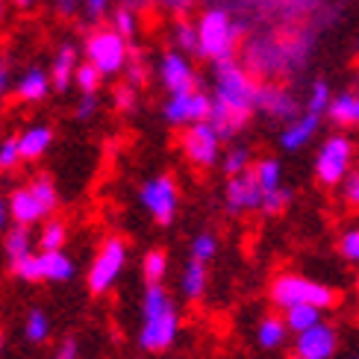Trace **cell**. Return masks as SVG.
Here are the masks:
<instances>
[{
  "label": "cell",
  "instance_id": "1",
  "mask_svg": "<svg viewBox=\"0 0 359 359\" xmlns=\"http://www.w3.org/2000/svg\"><path fill=\"white\" fill-rule=\"evenodd\" d=\"M257 88L259 83L253 80V74L236 56L215 62L212 95H209L212 109H209L206 121L215 127L221 142L236 139L250 121V115L257 112Z\"/></svg>",
  "mask_w": 359,
  "mask_h": 359
},
{
  "label": "cell",
  "instance_id": "2",
  "mask_svg": "<svg viewBox=\"0 0 359 359\" xmlns=\"http://www.w3.org/2000/svg\"><path fill=\"white\" fill-rule=\"evenodd\" d=\"M180 336V312L162 283H151L142 301L139 345L151 353H165Z\"/></svg>",
  "mask_w": 359,
  "mask_h": 359
},
{
  "label": "cell",
  "instance_id": "3",
  "mask_svg": "<svg viewBox=\"0 0 359 359\" xmlns=\"http://www.w3.org/2000/svg\"><path fill=\"white\" fill-rule=\"evenodd\" d=\"M194 27H198V56L209 59V62L236 56L238 39H242V24L233 18L230 9L209 6L198 15Z\"/></svg>",
  "mask_w": 359,
  "mask_h": 359
},
{
  "label": "cell",
  "instance_id": "4",
  "mask_svg": "<svg viewBox=\"0 0 359 359\" xmlns=\"http://www.w3.org/2000/svg\"><path fill=\"white\" fill-rule=\"evenodd\" d=\"M268 294H271V304L280 309L309 304V306H318L327 312L341 301V294L333 286H324V283L301 277V274H277L271 280V286H268Z\"/></svg>",
  "mask_w": 359,
  "mask_h": 359
},
{
  "label": "cell",
  "instance_id": "5",
  "mask_svg": "<svg viewBox=\"0 0 359 359\" xmlns=\"http://www.w3.org/2000/svg\"><path fill=\"white\" fill-rule=\"evenodd\" d=\"M130 41L121 36V33H115V29L107 24V27H95L92 33L86 36L83 41V56H86V62H92L100 74H103V80L107 77H118V74H124V65H127V59H130Z\"/></svg>",
  "mask_w": 359,
  "mask_h": 359
},
{
  "label": "cell",
  "instance_id": "6",
  "mask_svg": "<svg viewBox=\"0 0 359 359\" xmlns=\"http://www.w3.org/2000/svg\"><path fill=\"white\" fill-rule=\"evenodd\" d=\"M124 268H127V242L124 238H118V236H109L107 242L100 245L92 268H88V277H86L88 292L92 294H107L118 283V277H121Z\"/></svg>",
  "mask_w": 359,
  "mask_h": 359
},
{
  "label": "cell",
  "instance_id": "7",
  "mask_svg": "<svg viewBox=\"0 0 359 359\" xmlns=\"http://www.w3.org/2000/svg\"><path fill=\"white\" fill-rule=\"evenodd\" d=\"M351 162H353V142L336 133V136L321 142L316 154V180L324 189H336L351 171Z\"/></svg>",
  "mask_w": 359,
  "mask_h": 359
},
{
  "label": "cell",
  "instance_id": "8",
  "mask_svg": "<svg viewBox=\"0 0 359 359\" xmlns=\"http://www.w3.org/2000/svg\"><path fill=\"white\" fill-rule=\"evenodd\" d=\"M139 201L142 206L151 212V218L159 224V227H168V224L177 218V209H180V189H177V180L171 174H159L151 177L139 191Z\"/></svg>",
  "mask_w": 359,
  "mask_h": 359
},
{
  "label": "cell",
  "instance_id": "9",
  "mask_svg": "<svg viewBox=\"0 0 359 359\" xmlns=\"http://www.w3.org/2000/svg\"><path fill=\"white\" fill-rule=\"evenodd\" d=\"M180 147H183L186 159L194 168H212L221 159V136L209 121H194V124L183 127Z\"/></svg>",
  "mask_w": 359,
  "mask_h": 359
},
{
  "label": "cell",
  "instance_id": "10",
  "mask_svg": "<svg viewBox=\"0 0 359 359\" xmlns=\"http://www.w3.org/2000/svg\"><path fill=\"white\" fill-rule=\"evenodd\" d=\"M209 109H212V97L198 88H189V92H174L168 95L165 107H162V118L171 127H189L194 121H206Z\"/></svg>",
  "mask_w": 359,
  "mask_h": 359
},
{
  "label": "cell",
  "instance_id": "11",
  "mask_svg": "<svg viewBox=\"0 0 359 359\" xmlns=\"http://www.w3.org/2000/svg\"><path fill=\"white\" fill-rule=\"evenodd\" d=\"M156 74H159V83L162 88H165L168 95L174 92H189V88H198V71H194L191 65V59L186 53H180V50H165L159 59V65H156Z\"/></svg>",
  "mask_w": 359,
  "mask_h": 359
},
{
  "label": "cell",
  "instance_id": "12",
  "mask_svg": "<svg viewBox=\"0 0 359 359\" xmlns=\"http://www.w3.org/2000/svg\"><path fill=\"white\" fill-rule=\"evenodd\" d=\"M336 351H339V333L324 318L318 324H312L309 330L297 333L294 339V353L301 359H333Z\"/></svg>",
  "mask_w": 359,
  "mask_h": 359
},
{
  "label": "cell",
  "instance_id": "13",
  "mask_svg": "<svg viewBox=\"0 0 359 359\" xmlns=\"http://www.w3.org/2000/svg\"><path fill=\"white\" fill-rule=\"evenodd\" d=\"M257 112L274 118V121H292V118L301 112V103H297L294 92H289L286 86L280 83H259L257 88Z\"/></svg>",
  "mask_w": 359,
  "mask_h": 359
},
{
  "label": "cell",
  "instance_id": "14",
  "mask_svg": "<svg viewBox=\"0 0 359 359\" xmlns=\"http://www.w3.org/2000/svg\"><path fill=\"white\" fill-rule=\"evenodd\" d=\"M262 203V189L257 186L250 168L245 174L227 177V186H224V206H227L230 215H242V212H257Z\"/></svg>",
  "mask_w": 359,
  "mask_h": 359
},
{
  "label": "cell",
  "instance_id": "15",
  "mask_svg": "<svg viewBox=\"0 0 359 359\" xmlns=\"http://www.w3.org/2000/svg\"><path fill=\"white\" fill-rule=\"evenodd\" d=\"M6 209H9V218L15 224H24V227H33V224L50 218V209L39 201V194L33 191V186H29V183L27 186H18V189L9 194Z\"/></svg>",
  "mask_w": 359,
  "mask_h": 359
},
{
  "label": "cell",
  "instance_id": "16",
  "mask_svg": "<svg viewBox=\"0 0 359 359\" xmlns=\"http://www.w3.org/2000/svg\"><path fill=\"white\" fill-rule=\"evenodd\" d=\"M318 127H321V115H316V112H297L292 121H286V127H283V133H280V147L283 151H304V147L316 139V133H318Z\"/></svg>",
  "mask_w": 359,
  "mask_h": 359
},
{
  "label": "cell",
  "instance_id": "17",
  "mask_svg": "<svg viewBox=\"0 0 359 359\" xmlns=\"http://www.w3.org/2000/svg\"><path fill=\"white\" fill-rule=\"evenodd\" d=\"M80 62V50L74 41H65L59 44V50L53 53V62L48 68V77H50V86L53 92H68L71 83H74V68Z\"/></svg>",
  "mask_w": 359,
  "mask_h": 359
},
{
  "label": "cell",
  "instance_id": "18",
  "mask_svg": "<svg viewBox=\"0 0 359 359\" xmlns=\"http://www.w3.org/2000/svg\"><path fill=\"white\" fill-rule=\"evenodd\" d=\"M15 142H18L21 162H36V159H41L44 154L50 151V144H53V127L33 124V127H27L21 136H15Z\"/></svg>",
  "mask_w": 359,
  "mask_h": 359
},
{
  "label": "cell",
  "instance_id": "19",
  "mask_svg": "<svg viewBox=\"0 0 359 359\" xmlns=\"http://www.w3.org/2000/svg\"><path fill=\"white\" fill-rule=\"evenodd\" d=\"M15 97H18L21 103H41L44 97H48L53 92L50 86V77L44 68H27L18 80H15Z\"/></svg>",
  "mask_w": 359,
  "mask_h": 359
},
{
  "label": "cell",
  "instance_id": "20",
  "mask_svg": "<svg viewBox=\"0 0 359 359\" xmlns=\"http://www.w3.org/2000/svg\"><path fill=\"white\" fill-rule=\"evenodd\" d=\"M324 115L339 127H359V86L333 95L330 107H327Z\"/></svg>",
  "mask_w": 359,
  "mask_h": 359
},
{
  "label": "cell",
  "instance_id": "21",
  "mask_svg": "<svg viewBox=\"0 0 359 359\" xmlns=\"http://www.w3.org/2000/svg\"><path fill=\"white\" fill-rule=\"evenodd\" d=\"M39 265H41V280H50V283H68L77 274V265L62 250H41Z\"/></svg>",
  "mask_w": 359,
  "mask_h": 359
},
{
  "label": "cell",
  "instance_id": "22",
  "mask_svg": "<svg viewBox=\"0 0 359 359\" xmlns=\"http://www.w3.org/2000/svg\"><path fill=\"white\" fill-rule=\"evenodd\" d=\"M257 341H259V348H265V351L283 348V345L289 341V327H286V321L277 318V316L262 318L259 327H257Z\"/></svg>",
  "mask_w": 359,
  "mask_h": 359
},
{
  "label": "cell",
  "instance_id": "23",
  "mask_svg": "<svg viewBox=\"0 0 359 359\" xmlns=\"http://www.w3.org/2000/svg\"><path fill=\"white\" fill-rule=\"evenodd\" d=\"M180 289L189 301H201L206 292V265L198 259H189V265L183 268V277H180Z\"/></svg>",
  "mask_w": 359,
  "mask_h": 359
},
{
  "label": "cell",
  "instance_id": "24",
  "mask_svg": "<svg viewBox=\"0 0 359 359\" xmlns=\"http://www.w3.org/2000/svg\"><path fill=\"white\" fill-rule=\"evenodd\" d=\"M171 44H174V50L180 53H198V27H194L191 18H186V15H177V21H174V29H171Z\"/></svg>",
  "mask_w": 359,
  "mask_h": 359
},
{
  "label": "cell",
  "instance_id": "25",
  "mask_svg": "<svg viewBox=\"0 0 359 359\" xmlns=\"http://www.w3.org/2000/svg\"><path fill=\"white\" fill-rule=\"evenodd\" d=\"M286 312V327H289V333H304V330H309L312 324H318L321 318H324V309H318V306H309V304H297V306H289V309H283Z\"/></svg>",
  "mask_w": 359,
  "mask_h": 359
},
{
  "label": "cell",
  "instance_id": "26",
  "mask_svg": "<svg viewBox=\"0 0 359 359\" xmlns=\"http://www.w3.org/2000/svg\"><path fill=\"white\" fill-rule=\"evenodd\" d=\"M107 18H109V27L115 29V33H121L130 44H133V39L139 36V12L133 6H127V4L115 6V9H109Z\"/></svg>",
  "mask_w": 359,
  "mask_h": 359
},
{
  "label": "cell",
  "instance_id": "27",
  "mask_svg": "<svg viewBox=\"0 0 359 359\" xmlns=\"http://www.w3.org/2000/svg\"><path fill=\"white\" fill-rule=\"evenodd\" d=\"M250 174H253V180H257V186L262 189V194L283 186V165L274 156H265V159L257 162V165H250Z\"/></svg>",
  "mask_w": 359,
  "mask_h": 359
},
{
  "label": "cell",
  "instance_id": "28",
  "mask_svg": "<svg viewBox=\"0 0 359 359\" xmlns=\"http://www.w3.org/2000/svg\"><path fill=\"white\" fill-rule=\"evenodd\" d=\"M4 250H6L9 262H18L21 257H27V253H33V236H29V227H24V224H15L12 230H6Z\"/></svg>",
  "mask_w": 359,
  "mask_h": 359
},
{
  "label": "cell",
  "instance_id": "29",
  "mask_svg": "<svg viewBox=\"0 0 359 359\" xmlns=\"http://www.w3.org/2000/svg\"><path fill=\"white\" fill-rule=\"evenodd\" d=\"M71 86H77L80 88V95H95L100 92V86H103V74L92 65V62H77V68H74V83Z\"/></svg>",
  "mask_w": 359,
  "mask_h": 359
},
{
  "label": "cell",
  "instance_id": "30",
  "mask_svg": "<svg viewBox=\"0 0 359 359\" xmlns=\"http://www.w3.org/2000/svg\"><path fill=\"white\" fill-rule=\"evenodd\" d=\"M142 274H144V283H162L168 274V253L165 250H147L144 259H142Z\"/></svg>",
  "mask_w": 359,
  "mask_h": 359
},
{
  "label": "cell",
  "instance_id": "31",
  "mask_svg": "<svg viewBox=\"0 0 359 359\" xmlns=\"http://www.w3.org/2000/svg\"><path fill=\"white\" fill-rule=\"evenodd\" d=\"M65 242H68V227H65V224L56 221V218L44 221V227L39 233V248L41 250H62Z\"/></svg>",
  "mask_w": 359,
  "mask_h": 359
},
{
  "label": "cell",
  "instance_id": "32",
  "mask_svg": "<svg viewBox=\"0 0 359 359\" xmlns=\"http://www.w3.org/2000/svg\"><path fill=\"white\" fill-rule=\"evenodd\" d=\"M24 336L33 341V345H41V341L50 336V318L44 316L41 309H29V316L24 321Z\"/></svg>",
  "mask_w": 359,
  "mask_h": 359
},
{
  "label": "cell",
  "instance_id": "33",
  "mask_svg": "<svg viewBox=\"0 0 359 359\" xmlns=\"http://www.w3.org/2000/svg\"><path fill=\"white\" fill-rule=\"evenodd\" d=\"M250 168V151L248 147H242V144H236V147H230L227 154L221 156V171L227 174V177H236V174H245Z\"/></svg>",
  "mask_w": 359,
  "mask_h": 359
},
{
  "label": "cell",
  "instance_id": "34",
  "mask_svg": "<svg viewBox=\"0 0 359 359\" xmlns=\"http://www.w3.org/2000/svg\"><path fill=\"white\" fill-rule=\"evenodd\" d=\"M289 203H292V189L277 186V189H271V191H265V194H262L259 212H265V215H283Z\"/></svg>",
  "mask_w": 359,
  "mask_h": 359
},
{
  "label": "cell",
  "instance_id": "35",
  "mask_svg": "<svg viewBox=\"0 0 359 359\" xmlns=\"http://www.w3.org/2000/svg\"><path fill=\"white\" fill-rule=\"evenodd\" d=\"M330 100H333V88L327 80H316L309 88V97H306V109L309 112H316V115H324L327 107H330Z\"/></svg>",
  "mask_w": 359,
  "mask_h": 359
},
{
  "label": "cell",
  "instance_id": "36",
  "mask_svg": "<svg viewBox=\"0 0 359 359\" xmlns=\"http://www.w3.org/2000/svg\"><path fill=\"white\" fill-rule=\"evenodd\" d=\"M215 253H218V236L215 233H198L194 236V242H191V259H198V262H212L215 259Z\"/></svg>",
  "mask_w": 359,
  "mask_h": 359
},
{
  "label": "cell",
  "instance_id": "37",
  "mask_svg": "<svg viewBox=\"0 0 359 359\" xmlns=\"http://www.w3.org/2000/svg\"><path fill=\"white\" fill-rule=\"evenodd\" d=\"M15 277H21L24 283H39L41 280V265H39V253H27L18 262H12Z\"/></svg>",
  "mask_w": 359,
  "mask_h": 359
},
{
  "label": "cell",
  "instance_id": "38",
  "mask_svg": "<svg viewBox=\"0 0 359 359\" xmlns=\"http://www.w3.org/2000/svg\"><path fill=\"white\" fill-rule=\"evenodd\" d=\"M136 100H139V88H136V86H130V83L115 86L112 103H115L118 112H133V109H136Z\"/></svg>",
  "mask_w": 359,
  "mask_h": 359
},
{
  "label": "cell",
  "instance_id": "39",
  "mask_svg": "<svg viewBox=\"0 0 359 359\" xmlns=\"http://www.w3.org/2000/svg\"><path fill=\"white\" fill-rule=\"evenodd\" d=\"M21 165V154H18V142L15 136L0 142V171H15Z\"/></svg>",
  "mask_w": 359,
  "mask_h": 359
},
{
  "label": "cell",
  "instance_id": "40",
  "mask_svg": "<svg viewBox=\"0 0 359 359\" xmlns=\"http://www.w3.org/2000/svg\"><path fill=\"white\" fill-rule=\"evenodd\" d=\"M124 74H127V83L136 86V88L147 80V65H144V59H142L136 50H130V59H127V65H124Z\"/></svg>",
  "mask_w": 359,
  "mask_h": 359
},
{
  "label": "cell",
  "instance_id": "41",
  "mask_svg": "<svg viewBox=\"0 0 359 359\" xmlns=\"http://www.w3.org/2000/svg\"><path fill=\"white\" fill-rule=\"evenodd\" d=\"M109 9H112V0H80V12L92 24H100L109 15Z\"/></svg>",
  "mask_w": 359,
  "mask_h": 359
},
{
  "label": "cell",
  "instance_id": "42",
  "mask_svg": "<svg viewBox=\"0 0 359 359\" xmlns=\"http://www.w3.org/2000/svg\"><path fill=\"white\" fill-rule=\"evenodd\" d=\"M341 198L351 209H359V171H348L345 180H341Z\"/></svg>",
  "mask_w": 359,
  "mask_h": 359
},
{
  "label": "cell",
  "instance_id": "43",
  "mask_svg": "<svg viewBox=\"0 0 359 359\" xmlns=\"http://www.w3.org/2000/svg\"><path fill=\"white\" fill-rule=\"evenodd\" d=\"M97 109H100L97 92H95V95H80L77 109H74V118H77V121H92V118L97 115Z\"/></svg>",
  "mask_w": 359,
  "mask_h": 359
},
{
  "label": "cell",
  "instance_id": "44",
  "mask_svg": "<svg viewBox=\"0 0 359 359\" xmlns=\"http://www.w3.org/2000/svg\"><path fill=\"white\" fill-rule=\"evenodd\" d=\"M339 253L348 262H359V230H348L339 238Z\"/></svg>",
  "mask_w": 359,
  "mask_h": 359
},
{
  "label": "cell",
  "instance_id": "45",
  "mask_svg": "<svg viewBox=\"0 0 359 359\" xmlns=\"http://www.w3.org/2000/svg\"><path fill=\"white\" fill-rule=\"evenodd\" d=\"M53 9L59 18H74L80 15V0H53Z\"/></svg>",
  "mask_w": 359,
  "mask_h": 359
},
{
  "label": "cell",
  "instance_id": "46",
  "mask_svg": "<svg viewBox=\"0 0 359 359\" xmlns=\"http://www.w3.org/2000/svg\"><path fill=\"white\" fill-rule=\"evenodd\" d=\"M9 88H12V65L6 56H0V97H4Z\"/></svg>",
  "mask_w": 359,
  "mask_h": 359
},
{
  "label": "cell",
  "instance_id": "47",
  "mask_svg": "<svg viewBox=\"0 0 359 359\" xmlns=\"http://www.w3.org/2000/svg\"><path fill=\"white\" fill-rule=\"evenodd\" d=\"M53 359H80V348H77V341L74 339H65L62 345H59V351H56V356Z\"/></svg>",
  "mask_w": 359,
  "mask_h": 359
},
{
  "label": "cell",
  "instance_id": "48",
  "mask_svg": "<svg viewBox=\"0 0 359 359\" xmlns=\"http://www.w3.org/2000/svg\"><path fill=\"white\" fill-rule=\"evenodd\" d=\"M159 4L165 6L168 12H174V15H186V12L191 9L194 0H159Z\"/></svg>",
  "mask_w": 359,
  "mask_h": 359
},
{
  "label": "cell",
  "instance_id": "49",
  "mask_svg": "<svg viewBox=\"0 0 359 359\" xmlns=\"http://www.w3.org/2000/svg\"><path fill=\"white\" fill-rule=\"evenodd\" d=\"M6 221H9V209H6V201H0V233H4Z\"/></svg>",
  "mask_w": 359,
  "mask_h": 359
},
{
  "label": "cell",
  "instance_id": "50",
  "mask_svg": "<svg viewBox=\"0 0 359 359\" xmlns=\"http://www.w3.org/2000/svg\"><path fill=\"white\" fill-rule=\"evenodd\" d=\"M9 4H12L15 9H33V6L39 4V0H9Z\"/></svg>",
  "mask_w": 359,
  "mask_h": 359
},
{
  "label": "cell",
  "instance_id": "51",
  "mask_svg": "<svg viewBox=\"0 0 359 359\" xmlns=\"http://www.w3.org/2000/svg\"><path fill=\"white\" fill-rule=\"evenodd\" d=\"M6 9H9V0H0V21H4V15H6Z\"/></svg>",
  "mask_w": 359,
  "mask_h": 359
},
{
  "label": "cell",
  "instance_id": "52",
  "mask_svg": "<svg viewBox=\"0 0 359 359\" xmlns=\"http://www.w3.org/2000/svg\"><path fill=\"white\" fill-rule=\"evenodd\" d=\"M289 359H301V356H297V353H294V356H289Z\"/></svg>",
  "mask_w": 359,
  "mask_h": 359
},
{
  "label": "cell",
  "instance_id": "53",
  "mask_svg": "<svg viewBox=\"0 0 359 359\" xmlns=\"http://www.w3.org/2000/svg\"><path fill=\"white\" fill-rule=\"evenodd\" d=\"M0 345H4V336H0Z\"/></svg>",
  "mask_w": 359,
  "mask_h": 359
},
{
  "label": "cell",
  "instance_id": "54",
  "mask_svg": "<svg viewBox=\"0 0 359 359\" xmlns=\"http://www.w3.org/2000/svg\"><path fill=\"white\" fill-rule=\"evenodd\" d=\"M353 359H359V356H353Z\"/></svg>",
  "mask_w": 359,
  "mask_h": 359
}]
</instances>
